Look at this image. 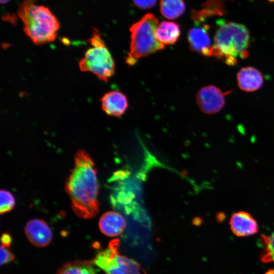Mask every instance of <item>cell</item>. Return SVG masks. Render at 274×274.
Segmentation results:
<instances>
[{
	"instance_id": "1",
	"label": "cell",
	"mask_w": 274,
	"mask_h": 274,
	"mask_svg": "<svg viewBox=\"0 0 274 274\" xmlns=\"http://www.w3.org/2000/svg\"><path fill=\"white\" fill-rule=\"evenodd\" d=\"M74 160L75 165L66 180L65 190L76 215L91 219L99 211L97 170L91 157L83 150L77 152Z\"/></svg>"
},
{
	"instance_id": "2",
	"label": "cell",
	"mask_w": 274,
	"mask_h": 274,
	"mask_svg": "<svg viewBox=\"0 0 274 274\" xmlns=\"http://www.w3.org/2000/svg\"><path fill=\"white\" fill-rule=\"evenodd\" d=\"M36 2L22 0L17 15L23 23L25 35L33 44L41 45L56 39L60 24L48 7L36 4Z\"/></svg>"
},
{
	"instance_id": "3",
	"label": "cell",
	"mask_w": 274,
	"mask_h": 274,
	"mask_svg": "<svg viewBox=\"0 0 274 274\" xmlns=\"http://www.w3.org/2000/svg\"><path fill=\"white\" fill-rule=\"evenodd\" d=\"M213 45V57L222 59L228 65H233L238 58H246L250 46V33L243 24L223 20L218 22Z\"/></svg>"
},
{
	"instance_id": "4",
	"label": "cell",
	"mask_w": 274,
	"mask_h": 274,
	"mask_svg": "<svg viewBox=\"0 0 274 274\" xmlns=\"http://www.w3.org/2000/svg\"><path fill=\"white\" fill-rule=\"evenodd\" d=\"M158 24L157 17L148 13L131 26L130 49L126 58V62L128 65H133L140 58L164 48V45L156 36L155 31Z\"/></svg>"
},
{
	"instance_id": "5",
	"label": "cell",
	"mask_w": 274,
	"mask_h": 274,
	"mask_svg": "<svg viewBox=\"0 0 274 274\" xmlns=\"http://www.w3.org/2000/svg\"><path fill=\"white\" fill-rule=\"evenodd\" d=\"M89 42L91 46L79 61V68L82 72L92 73L99 80L107 82L115 73L114 59L96 28H93Z\"/></svg>"
},
{
	"instance_id": "6",
	"label": "cell",
	"mask_w": 274,
	"mask_h": 274,
	"mask_svg": "<svg viewBox=\"0 0 274 274\" xmlns=\"http://www.w3.org/2000/svg\"><path fill=\"white\" fill-rule=\"evenodd\" d=\"M119 243L117 239L111 241L106 249L96 255L93 264L106 274H144L138 262L120 254Z\"/></svg>"
},
{
	"instance_id": "7",
	"label": "cell",
	"mask_w": 274,
	"mask_h": 274,
	"mask_svg": "<svg viewBox=\"0 0 274 274\" xmlns=\"http://www.w3.org/2000/svg\"><path fill=\"white\" fill-rule=\"evenodd\" d=\"M225 94L214 85L201 88L196 95V102L200 110L207 114H216L224 106Z\"/></svg>"
},
{
	"instance_id": "8",
	"label": "cell",
	"mask_w": 274,
	"mask_h": 274,
	"mask_svg": "<svg viewBox=\"0 0 274 274\" xmlns=\"http://www.w3.org/2000/svg\"><path fill=\"white\" fill-rule=\"evenodd\" d=\"M24 231L28 241L38 247L48 246L52 239L51 228L42 219H33L29 221L25 225Z\"/></svg>"
},
{
	"instance_id": "9",
	"label": "cell",
	"mask_w": 274,
	"mask_h": 274,
	"mask_svg": "<svg viewBox=\"0 0 274 274\" xmlns=\"http://www.w3.org/2000/svg\"><path fill=\"white\" fill-rule=\"evenodd\" d=\"M209 29L208 25L192 27L188 32L187 39L192 51L204 56L213 57L214 48Z\"/></svg>"
},
{
	"instance_id": "10",
	"label": "cell",
	"mask_w": 274,
	"mask_h": 274,
	"mask_svg": "<svg viewBox=\"0 0 274 274\" xmlns=\"http://www.w3.org/2000/svg\"><path fill=\"white\" fill-rule=\"evenodd\" d=\"M229 224L232 233L239 237L253 235L259 230L256 220L249 213L245 211L233 214Z\"/></svg>"
},
{
	"instance_id": "11",
	"label": "cell",
	"mask_w": 274,
	"mask_h": 274,
	"mask_svg": "<svg viewBox=\"0 0 274 274\" xmlns=\"http://www.w3.org/2000/svg\"><path fill=\"white\" fill-rule=\"evenodd\" d=\"M102 110L108 115L119 117L126 111L128 100L123 93L113 90L105 93L100 99Z\"/></svg>"
},
{
	"instance_id": "12",
	"label": "cell",
	"mask_w": 274,
	"mask_h": 274,
	"mask_svg": "<svg viewBox=\"0 0 274 274\" xmlns=\"http://www.w3.org/2000/svg\"><path fill=\"white\" fill-rule=\"evenodd\" d=\"M98 226L101 232L108 236H116L124 230L126 221L123 216L114 211L105 213L99 219Z\"/></svg>"
},
{
	"instance_id": "13",
	"label": "cell",
	"mask_w": 274,
	"mask_h": 274,
	"mask_svg": "<svg viewBox=\"0 0 274 274\" xmlns=\"http://www.w3.org/2000/svg\"><path fill=\"white\" fill-rule=\"evenodd\" d=\"M239 88L246 92H253L259 89L263 84L262 73L253 66L242 68L237 74Z\"/></svg>"
},
{
	"instance_id": "14",
	"label": "cell",
	"mask_w": 274,
	"mask_h": 274,
	"mask_svg": "<svg viewBox=\"0 0 274 274\" xmlns=\"http://www.w3.org/2000/svg\"><path fill=\"white\" fill-rule=\"evenodd\" d=\"M155 33L158 40L163 45H172L180 37V27L175 22L163 21L158 25Z\"/></svg>"
},
{
	"instance_id": "15",
	"label": "cell",
	"mask_w": 274,
	"mask_h": 274,
	"mask_svg": "<svg viewBox=\"0 0 274 274\" xmlns=\"http://www.w3.org/2000/svg\"><path fill=\"white\" fill-rule=\"evenodd\" d=\"M184 0H160V11L162 15L168 19H175L185 11Z\"/></svg>"
},
{
	"instance_id": "16",
	"label": "cell",
	"mask_w": 274,
	"mask_h": 274,
	"mask_svg": "<svg viewBox=\"0 0 274 274\" xmlns=\"http://www.w3.org/2000/svg\"><path fill=\"white\" fill-rule=\"evenodd\" d=\"M93 264L87 261L68 262L62 266L56 274H96Z\"/></svg>"
},
{
	"instance_id": "17",
	"label": "cell",
	"mask_w": 274,
	"mask_h": 274,
	"mask_svg": "<svg viewBox=\"0 0 274 274\" xmlns=\"http://www.w3.org/2000/svg\"><path fill=\"white\" fill-rule=\"evenodd\" d=\"M261 243L263 250L260 260L264 263L274 261V230L269 235H262Z\"/></svg>"
},
{
	"instance_id": "18",
	"label": "cell",
	"mask_w": 274,
	"mask_h": 274,
	"mask_svg": "<svg viewBox=\"0 0 274 274\" xmlns=\"http://www.w3.org/2000/svg\"><path fill=\"white\" fill-rule=\"evenodd\" d=\"M1 194V214L6 213L11 211L15 205V199L13 194L9 191L2 189Z\"/></svg>"
},
{
	"instance_id": "19",
	"label": "cell",
	"mask_w": 274,
	"mask_h": 274,
	"mask_svg": "<svg viewBox=\"0 0 274 274\" xmlns=\"http://www.w3.org/2000/svg\"><path fill=\"white\" fill-rule=\"evenodd\" d=\"M9 247L1 246V265L6 264L13 261L14 255L8 249Z\"/></svg>"
},
{
	"instance_id": "20",
	"label": "cell",
	"mask_w": 274,
	"mask_h": 274,
	"mask_svg": "<svg viewBox=\"0 0 274 274\" xmlns=\"http://www.w3.org/2000/svg\"><path fill=\"white\" fill-rule=\"evenodd\" d=\"M134 4L142 9H149L154 7L157 0H133Z\"/></svg>"
},
{
	"instance_id": "21",
	"label": "cell",
	"mask_w": 274,
	"mask_h": 274,
	"mask_svg": "<svg viewBox=\"0 0 274 274\" xmlns=\"http://www.w3.org/2000/svg\"><path fill=\"white\" fill-rule=\"evenodd\" d=\"M1 246L9 247L12 243L11 236L8 233H3L1 237Z\"/></svg>"
},
{
	"instance_id": "22",
	"label": "cell",
	"mask_w": 274,
	"mask_h": 274,
	"mask_svg": "<svg viewBox=\"0 0 274 274\" xmlns=\"http://www.w3.org/2000/svg\"><path fill=\"white\" fill-rule=\"evenodd\" d=\"M265 274H274V269H269L266 272Z\"/></svg>"
},
{
	"instance_id": "23",
	"label": "cell",
	"mask_w": 274,
	"mask_h": 274,
	"mask_svg": "<svg viewBox=\"0 0 274 274\" xmlns=\"http://www.w3.org/2000/svg\"><path fill=\"white\" fill-rule=\"evenodd\" d=\"M10 1V0H0L1 3L3 4H7Z\"/></svg>"
},
{
	"instance_id": "24",
	"label": "cell",
	"mask_w": 274,
	"mask_h": 274,
	"mask_svg": "<svg viewBox=\"0 0 274 274\" xmlns=\"http://www.w3.org/2000/svg\"><path fill=\"white\" fill-rule=\"evenodd\" d=\"M269 1H270V2H273L274 1V0H269Z\"/></svg>"
}]
</instances>
